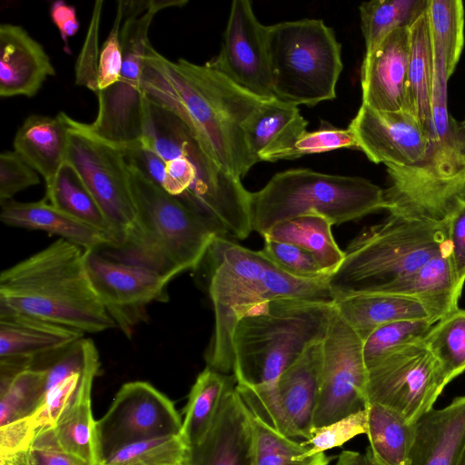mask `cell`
Listing matches in <instances>:
<instances>
[{
  "label": "cell",
  "instance_id": "obj_42",
  "mask_svg": "<svg viewBox=\"0 0 465 465\" xmlns=\"http://www.w3.org/2000/svg\"><path fill=\"white\" fill-rule=\"evenodd\" d=\"M434 324L430 319H409L376 328L363 341L367 368L401 348L423 341Z\"/></svg>",
  "mask_w": 465,
  "mask_h": 465
},
{
  "label": "cell",
  "instance_id": "obj_55",
  "mask_svg": "<svg viewBox=\"0 0 465 465\" xmlns=\"http://www.w3.org/2000/svg\"><path fill=\"white\" fill-rule=\"evenodd\" d=\"M459 465H465V449H464V451H463V454L461 456Z\"/></svg>",
  "mask_w": 465,
  "mask_h": 465
},
{
  "label": "cell",
  "instance_id": "obj_4",
  "mask_svg": "<svg viewBox=\"0 0 465 465\" xmlns=\"http://www.w3.org/2000/svg\"><path fill=\"white\" fill-rule=\"evenodd\" d=\"M85 250L64 239L4 270L0 312L61 325L83 334L116 327L88 276Z\"/></svg>",
  "mask_w": 465,
  "mask_h": 465
},
{
  "label": "cell",
  "instance_id": "obj_13",
  "mask_svg": "<svg viewBox=\"0 0 465 465\" xmlns=\"http://www.w3.org/2000/svg\"><path fill=\"white\" fill-rule=\"evenodd\" d=\"M367 404L379 403L415 423L447 385L440 366L421 341L401 348L367 368Z\"/></svg>",
  "mask_w": 465,
  "mask_h": 465
},
{
  "label": "cell",
  "instance_id": "obj_15",
  "mask_svg": "<svg viewBox=\"0 0 465 465\" xmlns=\"http://www.w3.org/2000/svg\"><path fill=\"white\" fill-rule=\"evenodd\" d=\"M173 402L147 381L126 382L96 420L99 464L123 447L156 437L182 435Z\"/></svg>",
  "mask_w": 465,
  "mask_h": 465
},
{
  "label": "cell",
  "instance_id": "obj_20",
  "mask_svg": "<svg viewBox=\"0 0 465 465\" xmlns=\"http://www.w3.org/2000/svg\"><path fill=\"white\" fill-rule=\"evenodd\" d=\"M235 385L226 391L207 435L190 448L189 465H254L252 416Z\"/></svg>",
  "mask_w": 465,
  "mask_h": 465
},
{
  "label": "cell",
  "instance_id": "obj_43",
  "mask_svg": "<svg viewBox=\"0 0 465 465\" xmlns=\"http://www.w3.org/2000/svg\"><path fill=\"white\" fill-rule=\"evenodd\" d=\"M235 389L252 417L276 432L301 441L280 401L275 382L259 386L236 383Z\"/></svg>",
  "mask_w": 465,
  "mask_h": 465
},
{
  "label": "cell",
  "instance_id": "obj_6",
  "mask_svg": "<svg viewBox=\"0 0 465 465\" xmlns=\"http://www.w3.org/2000/svg\"><path fill=\"white\" fill-rule=\"evenodd\" d=\"M333 302L276 299L249 309L232 334L236 383H274L312 344L322 341L333 316Z\"/></svg>",
  "mask_w": 465,
  "mask_h": 465
},
{
  "label": "cell",
  "instance_id": "obj_33",
  "mask_svg": "<svg viewBox=\"0 0 465 465\" xmlns=\"http://www.w3.org/2000/svg\"><path fill=\"white\" fill-rule=\"evenodd\" d=\"M331 225L322 216L302 215L277 224L263 239L292 243L303 249L331 276L344 260V251L336 243Z\"/></svg>",
  "mask_w": 465,
  "mask_h": 465
},
{
  "label": "cell",
  "instance_id": "obj_22",
  "mask_svg": "<svg viewBox=\"0 0 465 465\" xmlns=\"http://www.w3.org/2000/svg\"><path fill=\"white\" fill-rule=\"evenodd\" d=\"M465 449V396L413 423L406 465H459Z\"/></svg>",
  "mask_w": 465,
  "mask_h": 465
},
{
  "label": "cell",
  "instance_id": "obj_5",
  "mask_svg": "<svg viewBox=\"0 0 465 465\" xmlns=\"http://www.w3.org/2000/svg\"><path fill=\"white\" fill-rule=\"evenodd\" d=\"M136 218L122 244L101 250L173 280L198 269L212 242L222 236L203 215L128 163Z\"/></svg>",
  "mask_w": 465,
  "mask_h": 465
},
{
  "label": "cell",
  "instance_id": "obj_32",
  "mask_svg": "<svg viewBox=\"0 0 465 465\" xmlns=\"http://www.w3.org/2000/svg\"><path fill=\"white\" fill-rule=\"evenodd\" d=\"M94 380L83 383L73 402L51 427L57 445L85 465H99L96 420L91 405Z\"/></svg>",
  "mask_w": 465,
  "mask_h": 465
},
{
  "label": "cell",
  "instance_id": "obj_47",
  "mask_svg": "<svg viewBox=\"0 0 465 465\" xmlns=\"http://www.w3.org/2000/svg\"><path fill=\"white\" fill-rule=\"evenodd\" d=\"M367 433V410L358 411L333 423L313 429L307 444L311 446L310 455L324 452L341 446L349 440Z\"/></svg>",
  "mask_w": 465,
  "mask_h": 465
},
{
  "label": "cell",
  "instance_id": "obj_49",
  "mask_svg": "<svg viewBox=\"0 0 465 465\" xmlns=\"http://www.w3.org/2000/svg\"><path fill=\"white\" fill-rule=\"evenodd\" d=\"M120 27L121 15L116 10L112 29L100 49L96 94L113 86L119 79L124 59Z\"/></svg>",
  "mask_w": 465,
  "mask_h": 465
},
{
  "label": "cell",
  "instance_id": "obj_27",
  "mask_svg": "<svg viewBox=\"0 0 465 465\" xmlns=\"http://www.w3.org/2000/svg\"><path fill=\"white\" fill-rule=\"evenodd\" d=\"M84 334L37 318L0 312V360L34 361L61 351Z\"/></svg>",
  "mask_w": 465,
  "mask_h": 465
},
{
  "label": "cell",
  "instance_id": "obj_18",
  "mask_svg": "<svg viewBox=\"0 0 465 465\" xmlns=\"http://www.w3.org/2000/svg\"><path fill=\"white\" fill-rule=\"evenodd\" d=\"M348 127L358 150L375 163L412 165L426 157L430 145L429 134L407 110L381 111L361 104Z\"/></svg>",
  "mask_w": 465,
  "mask_h": 465
},
{
  "label": "cell",
  "instance_id": "obj_48",
  "mask_svg": "<svg viewBox=\"0 0 465 465\" xmlns=\"http://www.w3.org/2000/svg\"><path fill=\"white\" fill-rule=\"evenodd\" d=\"M40 183L39 173L15 151L0 154V203Z\"/></svg>",
  "mask_w": 465,
  "mask_h": 465
},
{
  "label": "cell",
  "instance_id": "obj_38",
  "mask_svg": "<svg viewBox=\"0 0 465 465\" xmlns=\"http://www.w3.org/2000/svg\"><path fill=\"white\" fill-rule=\"evenodd\" d=\"M45 199L57 209L106 232L114 239L111 227L97 203L76 172L66 163L51 186L46 188Z\"/></svg>",
  "mask_w": 465,
  "mask_h": 465
},
{
  "label": "cell",
  "instance_id": "obj_26",
  "mask_svg": "<svg viewBox=\"0 0 465 465\" xmlns=\"http://www.w3.org/2000/svg\"><path fill=\"white\" fill-rule=\"evenodd\" d=\"M322 341L311 345L275 381L284 411L304 441L313 430L321 382Z\"/></svg>",
  "mask_w": 465,
  "mask_h": 465
},
{
  "label": "cell",
  "instance_id": "obj_36",
  "mask_svg": "<svg viewBox=\"0 0 465 465\" xmlns=\"http://www.w3.org/2000/svg\"><path fill=\"white\" fill-rule=\"evenodd\" d=\"M429 0H372L359 6L365 53L399 27L410 28L427 11Z\"/></svg>",
  "mask_w": 465,
  "mask_h": 465
},
{
  "label": "cell",
  "instance_id": "obj_57",
  "mask_svg": "<svg viewBox=\"0 0 465 465\" xmlns=\"http://www.w3.org/2000/svg\"><path fill=\"white\" fill-rule=\"evenodd\" d=\"M460 123H461V125L463 126V128L465 129V119Z\"/></svg>",
  "mask_w": 465,
  "mask_h": 465
},
{
  "label": "cell",
  "instance_id": "obj_50",
  "mask_svg": "<svg viewBox=\"0 0 465 465\" xmlns=\"http://www.w3.org/2000/svg\"><path fill=\"white\" fill-rule=\"evenodd\" d=\"M25 459L28 465H85L57 445L51 427L36 432Z\"/></svg>",
  "mask_w": 465,
  "mask_h": 465
},
{
  "label": "cell",
  "instance_id": "obj_21",
  "mask_svg": "<svg viewBox=\"0 0 465 465\" xmlns=\"http://www.w3.org/2000/svg\"><path fill=\"white\" fill-rule=\"evenodd\" d=\"M55 69L44 46L17 25H0V96L33 97Z\"/></svg>",
  "mask_w": 465,
  "mask_h": 465
},
{
  "label": "cell",
  "instance_id": "obj_24",
  "mask_svg": "<svg viewBox=\"0 0 465 465\" xmlns=\"http://www.w3.org/2000/svg\"><path fill=\"white\" fill-rule=\"evenodd\" d=\"M308 122L298 106L276 98L264 100L243 124L254 162H275L306 132Z\"/></svg>",
  "mask_w": 465,
  "mask_h": 465
},
{
  "label": "cell",
  "instance_id": "obj_30",
  "mask_svg": "<svg viewBox=\"0 0 465 465\" xmlns=\"http://www.w3.org/2000/svg\"><path fill=\"white\" fill-rule=\"evenodd\" d=\"M434 56L428 9L410 27V60L406 84L407 110L430 137L433 128Z\"/></svg>",
  "mask_w": 465,
  "mask_h": 465
},
{
  "label": "cell",
  "instance_id": "obj_44",
  "mask_svg": "<svg viewBox=\"0 0 465 465\" xmlns=\"http://www.w3.org/2000/svg\"><path fill=\"white\" fill-rule=\"evenodd\" d=\"M349 148L358 150L355 135L351 128H335L330 124H322L312 132H304L297 141L278 160H293L312 153L331 152Z\"/></svg>",
  "mask_w": 465,
  "mask_h": 465
},
{
  "label": "cell",
  "instance_id": "obj_31",
  "mask_svg": "<svg viewBox=\"0 0 465 465\" xmlns=\"http://www.w3.org/2000/svg\"><path fill=\"white\" fill-rule=\"evenodd\" d=\"M235 383L232 374H223L208 366L197 376L188 396L182 426V436L189 448L198 445L207 435L226 391Z\"/></svg>",
  "mask_w": 465,
  "mask_h": 465
},
{
  "label": "cell",
  "instance_id": "obj_11",
  "mask_svg": "<svg viewBox=\"0 0 465 465\" xmlns=\"http://www.w3.org/2000/svg\"><path fill=\"white\" fill-rule=\"evenodd\" d=\"M186 4V0H123L117 3L124 58L120 76L113 86L96 94V117L91 124L81 122L84 129L119 147L141 141L148 108V99L143 91V74L150 44L149 30L160 11Z\"/></svg>",
  "mask_w": 465,
  "mask_h": 465
},
{
  "label": "cell",
  "instance_id": "obj_40",
  "mask_svg": "<svg viewBox=\"0 0 465 465\" xmlns=\"http://www.w3.org/2000/svg\"><path fill=\"white\" fill-rule=\"evenodd\" d=\"M422 342L439 362L448 384L465 371V310L437 322Z\"/></svg>",
  "mask_w": 465,
  "mask_h": 465
},
{
  "label": "cell",
  "instance_id": "obj_54",
  "mask_svg": "<svg viewBox=\"0 0 465 465\" xmlns=\"http://www.w3.org/2000/svg\"><path fill=\"white\" fill-rule=\"evenodd\" d=\"M334 465H385L372 453L370 447L365 452L344 450L340 453Z\"/></svg>",
  "mask_w": 465,
  "mask_h": 465
},
{
  "label": "cell",
  "instance_id": "obj_56",
  "mask_svg": "<svg viewBox=\"0 0 465 465\" xmlns=\"http://www.w3.org/2000/svg\"><path fill=\"white\" fill-rule=\"evenodd\" d=\"M23 461H24V465H28L26 462L25 455H24V457H23Z\"/></svg>",
  "mask_w": 465,
  "mask_h": 465
},
{
  "label": "cell",
  "instance_id": "obj_52",
  "mask_svg": "<svg viewBox=\"0 0 465 465\" xmlns=\"http://www.w3.org/2000/svg\"><path fill=\"white\" fill-rule=\"evenodd\" d=\"M35 436L30 418L0 427V456L15 455L29 450Z\"/></svg>",
  "mask_w": 465,
  "mask_h": 465
},
{
  "label": "cell",
  "instance_id": "obj_39",
  "mask_svg": "<svg viewBox=\"0 0 465 465\" xmlns=\"http://www.w3.org/2000/svg\"><path fill=\"white\" fill-rule=\"evenodd\" d=\"M252 424L254 465H328L326 454L310 455L311 446L305 441L280 434L253 417Z\"/></svg>",
  "mask_w": 465,
  "mask_h": 465
},
{
  "label": "cell",
  "instance_id": "obj_17",
  "mask_svg": "<svg viewBox=\"0 0 465 465\" xmlns=\"http://www.w3.org/2000/svg\"><path fill=\"white\" fill-rule=\"evenodd\" d=\"M241 89L272 99L267 25L259 22L249 0H234L218 54L205 63Z\"/></svg>",
  "mask_w": 465,
  "mask_h": 465
},
{
  "label": "cell",
  "instance_id": "obj_29",
  "mask_svg": "<svg viewBox=\"0 0 465 465\" xmlns=\"http://www.w3.org/2000/svg\"><path fill=\"white\" fill-rule=\"evenodd\" d=\"M334 305L339 315L362 341L385 323L430 319L426 309L418 300L395 293L355 294L334 302Z\"/></svg>",
  "mask_w": 465,
  "mask_h": 465
},
{
  "label": "cell",
  "instance_id": "obj_7",
  "mask_svg": "<svg viewBox=\"0 0 465 465\" xmlns=\"http://www.w3.org/2000/svg\"><path fill=\"white\" fill-rule=\"evenodd\" d=\"M449 246L447 221L390 214L358 234L330 277L334 302L361 293L384 292Z\"/></svg>",
  "mask_w": 465,
  "mask_h": 465
},
{
  "label": "cell",
  "instance_id": "obj_53",
  "mask_svg": "<svg viewBox=\"0 0 465 465\" xmlns=\"http://www.w3.org/2000/svg\"><path fill=\"white\" fill-rule=\"evenodd\" d=\"M50 17L59 31L64 52L70 54L69 38L75 35L80 28L75 7L64 0H56L50 6Z\"/></svg>",
  "mask_w": 465,
  "mask_h": 465
},
{
  "label": "cell",
  "instance_id": "obj_1",
  "mask_svg": "<svg viewBox=\"0 0 465 465\" xmlns=\"http://www.w3.org/2000/svg\"><path fill=\"white\" fill-rule=\"evenodd\" d=\"M148 100L178 115L210 156L241 179L255 164L243 124L264 100L241 89L207 65L169 60L150 43L143 74Z\"/></svg>",
  "mask_w": 465,
  "mask_h": 465
},
{
  "label": "cell",
  "instance_id": "obj_19",
  "mask_svg": "<svg viewBox=\"0 0 465 465\" xmlns=\"http://www.w3.org/2000/svg\"><path fill=\"white\" fill-rule=\"evenodd\" d=\"M409 60L408 27L393 30L374 49L365 53L361 69V104L381 111L407 110Z\"/></svg>",
  "mask_w": 465,
  "mask_h": 465
},
{
  "label": "cell",
  "instance_id": "obj_37",
  "mask_svg": "<svg viewBox=\"0 0 465 465\" xmlns=\"http://www.w3.org/2000/svg\"><path fill=\"white\" fill-rule=\"evenodd\" d=\"M45 378V370L36 367L0 377V427L34 415L43 401Z\"/></svg>",
  "mask_w": 465,
  "mask_h": 465
},
{
  "label": "cell",
  "instance_id": "obj_25",
  "mask_svg": "<svg viewBox=\"0 0 465 465\" xmlns=\"http://www.w3.org/2000/svg\"><path fill=\"white\" fill-rule=\"evenodd\" d=\"M64 115V112L54 117L32 114L14 137V151L44 178L46 188L65 163L69 126Z\"/></svg>",
  "mask_w": 465,
  "mask_h": 465
},
{
  "label": "cell",
  "instance_id": "obj_3",
  "mask_svg": "<svg viewBox=\"0 0 465 465\" xmlns=\"http://www.w3.org/2000/svg\"><path fill=\"white\" fill-rule=\"evenodd\" d=\"M139 142L165 161L166 193L203 215L222 236L237 240L249 236L251 192L210 156L178 115L148 100Z\"/></svg>",
  "mask_w": 465,
  "mask_h": 465
},
{
  "label": "cell",
  "instance_id": "obj_34",
  "mask_svg": "<svg viewBox=\"0 0 465 465\" xmlns=\"http://www.w3.org/2000/svg\"><path fill=\"white\" fill-rule=\"evenodd\" d=\"M367 436L374 456L385 465H406L413 436V424L379 403L369 402Z\"/></svg>",
  "mask_w": 465,
  "mask_h": 465
},
{
  "label": "cell",
  "instance_id": "obj_16",
  "mask_svg": "<svg viewBox=\"0 0 465 465\" xmlns=\"http://www.w3.org/2000/svg\"><path fill=\"white\" fill-rule=\"evenodd\" d=\"M91 283L116 327L128 337L144 321L147 307L167 300L172 279L133 263L116 260L101 250H85Z\"/></svg>",
  "mask_w": 465,
  "mask_h": 465
},
{
  "label": "cell",
  "instance_id": "obj_45",
  "mask_svg": "<svg viewBox=\"0 0 465 465\" xmlns=\"http://www.w3.org/2000/svg\"><path fill=\"white\" fill-rule=\"evenodd\" d=\"M262 252L281 270L303 280L330 279L315 258L292 243L264 239Z\"/></svg>",
  "mask_w": 465,
  "mask_h": 465
},
{
  "label": "cell",
  "instance_id": "obj_9",
  "mask_svg": "<svg viewBox=\"0 0 465 465\" xmlns=\"http://www.w3.org/2000/svg\"><path fill=\"white\" fill-rule=\"evenodd\" d=\"M386 210L384 190L359 176L291 169L273 175L251 193L252 231L266 235L277 224L316 214L332 225Z\"/></svg>",
  "mask_w": 465,
  "mask_h": 465
},
{
  "label": "cell",
  "instance_id": "obj_12",
  "mask_svg": "<svg viewBox=\"0 0 465 465\" xmlns=\"http://www.w3.org/2000/svg\"><path fill=\"white\" fill-rule=\"evenodd\" d=\"M64 116L69 126L65 163L76 172L97 203L117 248L136 218L128 163L120 147L88 132L81 122L68 114Z\"/></svg>",
  "mask_w": 465,
  "mask_h": 465
},
{
  "label": "cell",
  "instance_id": "obj_23",
  "mask_svg": "<svg viewBox=\"0 0 465 465\" xmlns=\"http://www.w3.org/2000/svg\"><path fill=\"white\" fill-rule=\"evenodd\" d=\"M0 219L8 226L57 235L84 250H105L116 246L109 233L57 209L45 199L32 203L1 202Z\"/></svg>",
  "mask_w": 465,
  "mask_h": 465
},
{
  "label": "cell",
  "instance_id": "obj_8",
  "mask_svg": "<svg viewBox=\"0 0 465 465\" xmlns=\"http://www.w3.org/2000/svg\"><path fill=\"white\" fill-rule=\"evenodd\" d=\"M432 114L426 157L412 165H385L390 214L443 221L465 199V129L449 114L445 97L433 98Z\"/></svg>",
  "mask_w": 465,
  "mask_h": 465
},
{
  "label": "cell",
  "instance_id": "obj_10",
  "mask_svg": "<svg viewBox=\"0 0 465 465\" xmlns=\"http://www.w3.org/2000/svg\"><path fill=\"white\" fill-rule=\"evenodd\" d=\"M267 44L274 98L296 106L335 98L341 47L322 20L267 25Z\"/></svg>",
  "mask_w": 465,
  "mask_h": 465
},
{
  "label": "cell",
  "instance_id": "obj_2",
  "mask_svg": "<svg viewBox=\"0 0 465 465\" xmlns=\"http://www.w3.org/2000/svg\"><path fill=\"white\" fill-rule=\"evenodd\" d=\"M202 263L205 265L214 312L213 332L205 352L206 366L223 374L232 373L233 331L252 307L276 299L334 302L329 279L293 277L277 267L262 250H250L227 237L213 240Z\"/></svg>",
  "mask_w": 465,
  "mask_h": 465
},
{
  "label": "cell",
  "instance_id": "obj_46",
  "mask_svg": "<svg viewBox=\"0 0 465 465\" xmlns=\"http://www.w3.org/2000/svg\"><path fill=\"white\" fill-rule=\"evenodd\" d=\"M104 1L94 3L88 30L74 66L75 84L97 94L99 34Z\"/></svg>",
  "mask_w": 465,
  "mask_h": 465
},
{
  "label": "cell",
  "instance_id": "obj_35",
  "mask_svg": "<svg viewBox=\"0 0 465 465\" xmlns=\"http://www.w3.org/2000/svg\"><path fill=\"white\" fill-rule=\"evenodd\" d=\"M428 17L434 60L450 78L464 45V6L460 0H429Z\"/></svg>",
  "mask_w": 465,
  "mask_h": 465
},
{
  "label": "cell",
  "instance_id": "obj_28",
  "mask_svg": "<svg viewBox=\"0 0 465 465\" xmlns=\"http://www.w3.org/2000/svg\"><path fill=\"white\" fill-rule=\"evenodd\" d=\"M462 288L460 287L450 257V247L433 256L417 272L390 287L395 293L418 300L436 323L459 309Z\"/></svg>",
  "mask_w": 465,
  "mask_h": 465
},
{
  "label": "cell",
  "instance_id": "obj_58",
  "mask_svg": "<svg viewBox=\"0 0 465 465\" xmlns=\"http://www.w3.org/2000/svg\"><path fill=\"white\" fill-rule=\"evenodd\" d=\"M185 465H189V463H188V464H185Z\"/></svg>",
  "mask_w": 465,
  "mask_h": 465
},
{
  "label": "cell",
  "instance_id": "obj_41",
  "mask_svg": "<svg viewBox=\"0 0 465 465\" xmlns=\"http://www.w3.org/2000/svg\"><path fill=\"white\" fill-rule=\"evenodd\" d=\"M190 448L182 435L151 438L121 448L99 465H185Z\"/></svg>",
  "mask_w": 465,
  "mask_h": 465
},
{
  "label": "cell",
  "instance_id": "obj_51",
  "mask_svg": "<svg viewBox=\"0 0 465 465\" xmlns=\"http://www.w3.org/2000/svg\"><path fill=\"white\" fill-rule=\"evenodd\" d=\"M450 257L460 287L465 283V199L446 218Z\"/></svg>",
  "mask_w": 465,
  "mask_h": 465
},
{
  "label": "cell",
  "instance_id": "obj_14",
  "mask_svg": "<svg viewBox=\"0 0 465 465\" xmlns=\"http://www.w3.org/2000/svg\"><path fill=\"white\" fill-rule=\"evenodd\" d=\"M322 361L313 429L327 426L367 407L368 370L363 341L336 309L322 341Z\"/></svg>",
  "mask_w": 465,
  "mask_h": 465
}]
</instances>
